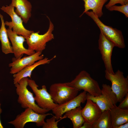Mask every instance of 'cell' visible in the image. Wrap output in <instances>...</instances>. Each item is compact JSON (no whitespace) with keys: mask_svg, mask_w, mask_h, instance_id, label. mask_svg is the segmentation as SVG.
Returning <instances> with one entry per match:
<instances>
[{"mask_svg":"<svg viewBox=\"0 0 128 128\" xmlns=\"http://www.w3.org/2000/svg\"><path fill=\"white\" fill-rule=\"evenodd\" d=\"M86 99H90L96 103L102 112L110 110L118 102L117 96L108 85L103 84L101 89V94L99 96H95L87 93Z\"/></svg>","mask_w":128,"mask_h":128,"instance_id":"cell-7","label":"cell"},{"mask_svg":"<svg viewBox=\"0 0 128 128\" xmlns=\"http://www.w3.org/2000/svg\"><path fill=\"white\" fill-rule=\"evenodd\" d=\"M110 110L112 128H117L120 125L128 122V109H121L115 104Z\"/></svg>","mask_w":128,"mask_h":128,"instance_id":"cell-18","label":"cell"},{"mask_svg":"<svg viewBox=\"0 0 128 128\" xmlns=\"http://www.w3.org/2000/svg\"><path fill=\"white\" fill-rule=\"evenodd\" d=\"M28 85L35 95V101L39 107L50 111L59 105L53 102L46 85L42 86L41 88L39 89L38 85L34 80L28 79Z\"/></svg>","mask_w":128,"mask_h":128,"instance_id":"cell-9","label":"cell"},{"mask_svg":"<svg viewBox=\"0 0 128 128\" xmlns=\"http://www.w3.org/2000/svg\"><path fill=\"white\" fill-rule=\"evenodd\" d=\"M82 107L80 106L66 112L63 117L71 121L73 128H80L85 122L82 113Z\"/></svg>","mask_w":128,"mask_h":128,"instance_id":"cell-21","label":"cell"},{"mask_svg":"<svg viewBox=\"0 0 128 128\" xmlns=\"http://www.w3.org/2000/svg\"><path fill=\"white\" fill-rule=\"evenodd\" d=\"M1 104L0 103V128H4L3 126L2 125V124L1 123V121L0 120V115L1 114L2 112V109L1 108Z\"/></svg>","mask_w":128,"mask_h":128,"instance_id":"cell-29","label":"cell"},{"mask_svg":"<svg viewBox=\"0 0 128 128\" xmlns=\"http://www.w3.org/2000/svg\"><path fill=\"white\" fill-rule=\"evenodd\" d=\"M52 114L49 113H38L28 108L17 115L14 119L8 123L12 125L15 128H23L26 123L30 122L35 123L38 127L42 126L46 117Z\"/></svg>","mask_w":128,"mask_h":128,"instance_id":"cell-6","label":"cell"},{"mask_svg":"<svg viewBox=\"0 0 128 128\" xmlns=\"http://www.w3.org/2000/svg\"><path fill=\"white\" fill-rule=\"evenodd\" d=\"M87 92L83 91L76 97L60 105H58L52 110L56 120L62 118L66 112L81 106L86 99Z\"/></svg>","mask_w":128,"mask_h":128,"instance_id":"cell-13","label":"cell"},{"mask_svg":"<svg viewBox=\"0 0 128 128\" xmlns=\"http://www.w3.org/2000/svg\"><path fill=\"white\" fill-rule=\"evenodd\" d=\"M42 52H36L33 54L21 58L12 59V62L9 64V66L11 68L10 73L14 74L16 73L25 67L31 65L36 62L44 58Z\"/></svg>","mask_w":128,"mask_h":128,"instance_id":"cell-14","label":"cell"},{"mask_svg":"<svg viewBox=\"0 0 128 128\" xmlns=\"http://www.w3.org/2000/svg\"><path fill=\"white\" fill-rule=\"evenodd\" d=\"M56 56H54L50 59L47 57L43 58L36 62L33 64L25 67L19 72L13 74L14 84L18 83L22 78L28 77L31 78L32 71L36 67L41 65L49 63Z\"/></svg>","mask_w":128,"mask_h":128,"instance_id":"cell-17","label":"cell"},{"mask_svg":"<svg viewBox=\"0 0 128 128\" xmlns=\"http://www.w3.org/2000/svg\"><path fill=\"white\" fill-rule=\"evenodd\" d=\"M98 48L101 55L105 70L109 73H114L111 63V56L113 48L115 46L114 44L108 39L100 32L98 41Z\"/></svg>","mask_w":128,"mask_h":128,"instance_id":"cell-11","label":"cell"},{"mask_svg":"<svg viewBox=\"0 0 128 128\" xmlns=\"http://www.w3.org/2000/svg\"><path fill=\"white\" fill-rule=\"evenodd\" d=\"M128 122L120 125L117 128H128Z\"/></svg>","mask_w":128,"mask_h":128,"instance_id":"cell-28","label":"cell"},{"mask_svg":"<svg viewBox=\"0 0 128 128\" xmlns=\"http://www.w3.org/2000/svg\"><path fill=\"white\" fill-rule=\"evenodd\" d=\"M28 79L27 77L22 78L18 83L14 84L16 88V94L18 96V102L23 108H30L39 114L46 113L49 111L38 106L35 103L33 94L27 88L28 85Z\"/></svg>","mask_w":128,"mask_h":128,"instance_id":"cell-1","label":"cell"},{"mask_svg":"<svg viewBox=\"0 0 128 128\" xmlns=\"http://www.w3.org/2000/svg\"><path fill=\"white\" fill-rule=\"evenodd\" d=\"M1 25L0 28V40L1 45V50L5 54L13 53L12 46L9 41L7 29L3 16L0 13Z\"/></svg>","mask_w":128,"mask_h":128,"instance_id":"cell-20","label":"cell"},{"mask_svg":"<svg viewBox=\"0 0 128 128\" xmlns=\"http://www.w3.org/2000/svg\"><path fill=\"white\" fill-rule=\"evenodd\" d=\"M66 83L79 91L83 90L95 96L101 94V89L98 82L85 70L81 71L71 81Z\"/></svg>","mask_w":128,"mask_h":128,"instance_id":"cell-2","label":"cell"},{"mask_svg":"<svg viewBox=\"0 0 128 128\" xmlns=\"http://www.w3.org/2000/svg\"><path fill=\"white\" fill-rule=\"evenodd\" d=\"M110 11H117L124 14L127 18L128 17V3L125 4L118 6L113 5L108 9Z\"/></svg>","mask_w":128,"mask_h":128,"instance_id":"cell-24","label":"cell"},{"mask_svg":"<svg viewBox=\"0 0 128 128\" xmlns=\"http://www.w3.org/2000/svg\"><path fill=\"white\" fill-rule=\"evenodd\" d=\"M80 128H92V125L85 121Z\"/></svg>","mask_w":128,"mask_h":128,"instance_id":"cell-27","label":"cell"},{"mask_svg":"<svg viewBox=\"0 0 128 128\" xmlns=\"http://www.w3.org/2000/svg\"><path fill=\"white\" fill-rule=\"evenodd\" d=\"M87 100L86 105L82 109V114L85 122L92 125L98 119L102 112L96 103L90 99Z\"/></svg>","mask_w":128,"mask_h":128,"instance_id":"cell-15","label":"cell"},{"mask_svg":"<svg viewBox=\"0 0 128 128\" xmlns=\"http://www.w3.org/2000/svg\"><path fill=\"white\" fill-rule=\"evenodd\" d=\"M8 27L7 29V34L12 44L13 53L15 58H21L23 54L30 55L35 52L34 50L24 47L23 43L26 40L24 37L18 36L13 31L11 28Z\"/></svg>","mask_w":128,"mask_h":128,"instance_id":"cell-12","label":"cell"},{"mask_svg":"<svg viewBox=\"0 0 128 128\" xmlns=\"http://www.w3.org/2000/svg\"><path fill=\"white\" fill-rule=\"evenodd\" d=\"M120 102L118 106L119 108L123 109H128V93Z\"/></svg>","mask_w":128,"mask_h":128,"instance_id":"cell-26","label":"cell"},{"mask_svg":"<svg viewBox=\"0 0 128 128\" xmlns=\"http://www.w3.org/2000/svg\"><path fill=\"white\" fill-rule=\"evenodd\" d=\"M105 78L111 82V89L116 96L118 102H120L128 93V78L119 70L114 73L105 70Z\"/></svg>","mask_w":128,"mask_h":128,"instance_id":"cell-5","label":"cell"},{"mask_svg":"<svg viewBox=\"0 0 128 128\" xmlns=\"http://www.w3.org/2000/svg\"><path fill=\"white\" fill-rule=\"evenodd\" d=\"M14 8L10 5L9 6H2L0 8V9L8 14L11 19V21L5 22V25L11 28L17 34L23 36L26 39L34 31L28 30L25 28L21 18L15 13Z\"/></svg>","mask_w":128,"mask_h":128,"instance_id":"cell-10","label":"cell"},{"mask_svg":"<svg viewBox=\"0 0 128 128\" xmlns=\"http://www.w3.org/2000/svg\"><path fill=\"white\" fill-rule=\"evenodd\" d=\"M92 128H112L110 110L102 112L97 120L92 125Z\"/></svg>","mask_w":128,"mask_h":128,"instance_id":"cell-22","label":"cell"},{"mask_svg":"<svg viewBox=\"0 0 128 128\" xmlns=\"http://www.w3.org/2000/svg\"><path fill=\"white\" fill-rule=\"evenodd\" d=\"M84 1V10L81 16L86 12L90 10L99 18L101 17L103 15L102 11L103 7L108 0H83Z\"/></svg>","mask_w":128,"mask_h":128,"instance_id":"cell-19","label":"cell"},{"mask_svg":"<svg viewBox=\"0 0 128 128\" xmlns=\"http://www.w3.org/2000/svg\"><path fill=\"white\" fill-rule=\"evenodd\" d=\"M85 13L92 19L99 28L100 32L112 42L115 46L121 49L125 47L124 39L121 31L105 24L92 11H88Z\"/></svg>","mask_w":128,"mask_h":128,"instance_id":"cell-3","label":"cell"},{"mask_svg":"<svg viewBox=\"0 0 128 128\" xmlns=\"http://www.w3.org/2000/svg\"><path fill=\"white\" fill-rule=\"evenodd\" d=\"M128 3V0H110L108 3L105 6L106 8L108 9L112 6L117 4L123 5Z\"/></svg>","mask_w":128,"mask_h":128,"instance_id":"cell-25","label":"cell"},{"mask_svg":"<svg viewBox=\"0 0 128 128\" xmlns=\"http://www.w3.org/2000/svg\"><path fill=\"white\" fill-rule=\"evenodd\" d=\"M64 119L62 116L61 118L56 121V119L55 116H53L50 118L46 119L43 125V128H58V122L62 119Z\"/></svg>","mask_w":128,"mask_h":128,"instance_id":"cell-23","label":"cell"},{"mask_svg":"<svg viewBox=\"0 0 128 128\" xmlns=\"http://www.w3.org/2000/svg\"><path fill=\"white\" fill-rule=\"evenodd\" d=\"M79 91L68 85L66 83H56L52 84L49 93L53 102L60 105L76 97Z\"/></svg>","mask_w":128,"mask_h":128,"instance_id":"cell-4","label":"cell"},{"mask_svg":"<svg viewBox=\"0 0 128 128\" xmlns=\"http://www.w3.org/2000/svg\"><path fill=\"white\" fill-rule=\"evenodd\" d=\"M10 5L15 7V12L26 23L31 16L32 5L27 0H11Z\"/></svg>","mask_w":128,"mask_h":128,"instance_id":"cell-16","label":"cell"},{"mask_svg":"<svg viewBox=\"0 0 128 128\" xmlns=\"http://www.w3.org/2000/svg\"><path fill=\"white\" fill-rule=\"evenodd\" d=\"M50 22L49 27L47 31L43 34H39L40 32H34L26 39L28 49L35 52L42 51L46 48V43L54 38L52 32L54 26L49 18L47 16Z\"/></svg>","mask_w":128,"mask_h":128,"instance_id":"cell-8","label":"cell"}]
</instances>
